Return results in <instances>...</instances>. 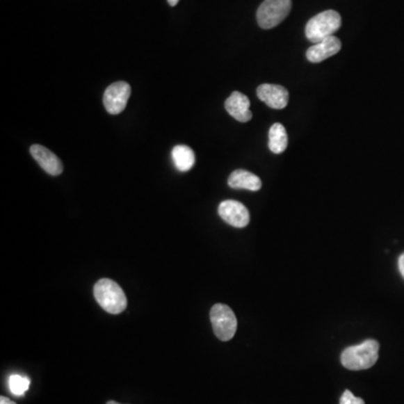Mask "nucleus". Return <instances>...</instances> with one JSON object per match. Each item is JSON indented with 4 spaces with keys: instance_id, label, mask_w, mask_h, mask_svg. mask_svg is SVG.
Here are the masks:
<instances>
[{
    "instance_id": "f03ea898",
    "label": "nucleus",
    "mask_w": 404,
    "mask_h": 404,
    "mask_svg": "<svg viewBox=\"0 0 404 404\" xmlns=\"http://www.w3.org/2000/svg\"><path fill=\"white\" fill-rule=\"evenodd\" d=\"M93 294L97 302L99 303L108 314H122L127 307V298L125 292L118 283L111 279H102L93 288Z\"/></svg>"
},
{
    "instance_id": "f8f14e48",
    "label": "nucleus",
    "mask_w": 404,
    "mask_h": 404,
    "mask_svg": "<svg viewBox=\"0 0 404 404\" xmlns=\"http://www.w3.org/2000/svg\"><path fill=\"white\" fill-rule=\"evenodd\" d=\"M228 186L233 189L259 191L262 188V181L252 172L246 171V170H235L228 179Z\"/></svg>"
},
{
    "instance_id": "a211bd4d",
    "label": "nucleus",
    "mask_w": 404,
    "mask_h": 404,
    "mask_svg": "<svg viewBox=\"0 0 404 404\" xmlns=\"http://www.w3.org/2000/svg\"><path fill=\"white\" fill-rule=\"evenodd\" d=\"M0 404H16V403H15L14 401H12V400H9V398H6V396H1V398H0Z\"/></svg>"
},
{
    "instance_id": "f3484780",
    "label": "nucleus",
    "mask_w": 404,
    "mask_h": 404,
    "mask_svg": "<svg viewBox=\"0 0 404 404\" xmlns=\"http://www.w3.org/2000/svg\"><path fill=\"white\" fill-rule=\"evenodd\" d=\"M398 270H400V273L404 279V253L398 257Z\"/></svg>"
},
{
    "instance_id": "0eeeda50",
    "label": "nucleus",
    "mask_w": 404,
    "mask_h": 404,
    "mask_svg": "<svg viewBox=\"0 0 404 404\" xmlns=\"http://www.w3.org/2000/svg\"><path fill=\"white\" fill-rule=\"evenodd\" d=\"M218 213L223 220L236 228H244L250 224V211L236 200H225L219 204Z\"/></svg>"
},
{
    "instance_id": "2eb2a0df",
    "label": "nucleus",
    "mask_w": 404,
    "mask_h": 404,
    "mask_svg": "<svg viewBox=\"0 0 404 404\" xmlns=\"http://www.w3.org/2000/svg\"><path fill=\"white\" fill-rule=\"evenodd\" d=\"M29 385H31V381H29L26 376L15 374V375H12L9 378V389H10V392L14 396H24L26 393V391L29 390Z\"/></svg>"
},
{
    "instance_id": "f257e3e1",
    "label": "nucleus",
    "mask_w": 404,
    "mask_h": 404,
    "mask_svg": "<svg viewBox=\"0 0 404 404\" xmlns=\"http://www.w3.org/2000/svg\"><path fill=\"white\" fill-rule=\"evenodd\" d=\"M378 350L380 344L374 339L363 341L356 346L347 347L341 354V364L350 371L371 369L378 362Z\"/></svg>"
},
{
    "instance_id": "6e6552de",
    "label": "nucleus",
    "mask_w": 404,
    "mask_h": 404,
    "mask_svg": "<svg viewBox=\"0 0 404 404\" xmlns=\"http://www.w3.org/2000/svg\"><path fill=\"white\" fill-rule=\"evenodd\" d=\"M259 100H262L265 105L273 109H283L289 104V91L282 86L265 85L259 86L256 90Z\"/></svg>"
},
{
    "instance_id": "423d86ee",
    "label": "nucleus",
    "mask_w": 404,
    "mask_h": 404,
    "mask_svg": "<svg viewBox=\"0 0 404 404\" xmlns=\"http://www.w3.org/2000/svg\"><path fill=\"white\" fill-rule=\"evenodd\" d=\"M131 93V88L127 82L118 81L109 86L102 98L108 114L118 115L125 111Z\"/></svg>"
},
{
    "instance_id": "ddd939ff",
    "label": "nucleus",
    "mask_w": 404,
    "mask_h": 404,
    "mask_svg": "<svg viewBox=\"0 0 404 404\" xmlns=\"http://www.w3.org/2000/svg\"><path fill=\"white\" fill-rule=\"evenodd\" d=\"M288 147V134L284 126L275 122L268 131V149L274 154H281Z\"/></svg>"
},
{
    "instance_id": "dca6fc26",
    "label": "nucleus",
    "mask_w": 404,
    "mask_h": 404,
    "mask_svg": "<svg viewBox=\"0 0 404 404\" xmlns=\"http://www.w3.org/2000/svg\"><path fill=\"white\" fill-rule=\"evenodd\" d=\"M339 404H365L363 398L355 396L349 390L345 391L341 398V403Z\"/></svg>"
},
{
    "instance_id": "4468645a",
    "label": "nucleus",
    "mask_w": 404,
    "mask_h": 404,
    "mask_svg": "<svg viewBox=\"0 0 404 404\" xmlns=\"http://www.w3.org/2000/svg\"><path fill=\"white\" fill-rule=\"evenodd\" d=\"M172 159L175 168L180 172H188L195 166V152L189 146L177 145L172 150Z\"/></svg>"
},
{
    "instance_id": "39448f33",
    "label": "nucleus",
    "mask_w": 404,
    "mask_h": 404,
    "mask_svg": "<svg viewBox=\"0 0 404 404\" xmlns=\"http://www.w3.org/2000/svg\"><path fill=\"white\" fill-rule=\"evenodd\" d=\"M210 320L213 332L220 341H228L235 336L237 318L228 305L217 303L210 310Z\"/></svg>"
},
{
    "instance_id": "7ed1b4c3",
    "label": "nucleus",
    "mask_w": 404,
    "mask_h": 404,
    "mask_svg": "<svg viewBox=\"0 0 404 404\" xmlns=\"http://www.w3.org/2000/svg\"><path fill=\"white\" fill-rule=\"evenodd\" d=\"M341 17L336 10H326L312 17L305 26V36L316 44L334 35L341 29Z\"/></svg>"
},
{
    "instance_id": "1a4fd4ad",
    "label": "nucleus",
    "mask_w": 404,
    "mask_h": 404,
    "mask_svg": "<svg viewBox=\"0 0 404 404\" xmlns=\"http://www.w3.org/2000/svg\"><path fill=\"white\" fill-rule=\"evenodd\" d=\"M341 49V42L336 36H329L323 41L314 44L307 51V58L312 63H320L330 56L337 54Z\"/></svg>"
},
{
    "instance_id": "9d476101",
    "label": "nucleus",
    "mask_w": 404,
    "mask_h": 404,
    "mask_svg": "<svg viewBox=\"0 0 404 404\" xmlns=\"http://www.w3.org/2000/svg\"><path fill=\"white\" fill-rule=\"evenodd\" d=\"M29 151L42 169L49 175L56 177L63 172V164H62L61 160L50 150H47L44 146L38 145V144H34V145L31 146Z\"/></svg>"
},
{
    "instance_id": "6ab92c4d",
    "label": "nucleus",
    "mask_w": 404,
    "mask_h": 404,
    "mask_svg": "<svg viewBox=\"0 0 404 404\" xmlns=\"http://www.w3.org/2000/svg\"><path fill=\"white\" fill-rule=\"evenodd\" d=\"M168 3H170V6L175 7L179 3V0H168Z\"/></svg>"
},
{
    "instance_id": "20e7f679",
    "label": "nucleus",
    "mask_w": 404,
    "mask_h": 404,
    "mask_svg": "<svg viewBox=\"0 0 404 404\" xmlns=\"http://www.w3.org/2000/svg\"><path fill=\"white\" fill-rule=\"evenodd\" d=\"M291 7V0H264L257 9V23L262 29H273L288 17Z\"/></svg>"
},
{
    "instance_id": "9b49d317",
    "label": "nucleus",
    "mask_w": 404,
    "mask_h": 404,
    "mask_svg": "<svg viewBox=\"0 0 404 404\" xmlns=\"http://www.w3.org/2000/svg\"><path fill=\"white\" fill-rule=\"evenodd\" d=\"M250 107V99L239 91H234L225 102L228 114L239 122H248L253 118Z\"/></svg>"
},
{
    "instance_id": "aec40b11",
    "label": "nucleus",
    "mask_w": 404,
    "mask_h": 404,
    "mask_svg": "<svg viewBox=\"0 0 404 404\" xmlns=\"http://www.w3.org/2000/svg\"><path fill=\"white\" fill-rule=\"evenodd\" d=\"M107 404H120V403H118V402L116 401H108Z\"/></svg>"
}]
</instances>
